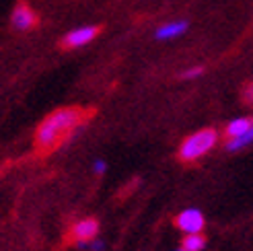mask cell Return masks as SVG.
Here are the masks:
<instances>
[{"instance_id":"cell-14","label":"cell","mask_w":253,"mask_h":251,"mask_svg":"<svg viewBox=\"0 0 253 251\" xmlns=\"http://www.w3.org/2000/svg\"><path fill=\"white\" fill-rule=\"evenodd\" d=\"M103 241H99V239H93L91 243H88V249H91V251H103Z\"/></svg>"},{"instance_id":"cell-12","label":"cell","mask_w":253,"mask_h":251,"mask_svg":"<svg viewBox=\"0 0 253 251\" xmlns=\"http://www.w3.org/2000/svg\"><path fill=\"white\" fill-rule=\"evenodd\" d=\"M243 101L245 103H253V83H249L243 89Z\"/></svg>"},{"instance_id":"cell-11","label":"cell","mask_w":253,"mask_h":251,"mask_svg":"<svg viewBox=\"0 0 253 251\" xmlns=\"http://www.w3.org/2000/svg\"><path fill=\"white\" fill-rule=\"evenodd\" d=\"M202 72H204V68H202V66H194V68H187L185 72H181V79H185V81H189V79H198Z\"/></svg>"},{"instance_id":"cell-6","label":"cell","mask_w":253,"mask_h":251,"mask_svg":"<svg viewBox=\"0 0 253 251\" xmlns=\"http://www.w3.org/2000/svg\"><path fill=\"white\" fill-rule=\"evenodd\" d=\"M35 23H37V15H35V12L27 4L15 6V10H12V15H10V25L17 31H27V29L33 27Z\"/></svg>"},{"instance_id":"cell-4","label":"cell","mask_w":253,"mask_h":251,"mask_svg":"<svg viewBox=\"0 0 253 251\" xmlns=\"http://www.w3.org/2000/svg\"><path fill=\"white\" fill-rule=\"evenodd\" d=\"M175 227L179 231H183L185 235L202 233V229H204V214H202L200 210L187 208L181 212V214L175 216Z\"/></svg>"},{"instance_id":"cell-5","label":"cell","mask_w":253,"mask_h":251,"mask_svg":"<svg viewBox=\"0 0 253 251\" xmlns=\"http://www.w3.org/2000/svg\"><path fill=\"white\" fill-rule=\"evenodd\" d=\"M97 233H99V222L95 218H84V220H79L70 229V241H74V243L93 241V239H97Z\"/></svg>"},{"instance_id":"cell-8","label":"cell","mask_w":253,"mask_h":251,"mask_svg":"<svg viewBox=\"0 0 253 251\" xmlns=\"http://www.w3.org/2000/svg\"><path fill=\"white\" fill-rule=\"evenodd\" d=\"M251 128H253V118H237V120H233L229 126H226L224 136L229 138V140H235V138L247 134Z\"/></svg>"},{"instance_id":"cell-3","label":"cell","mask_w":253,"mask_h":251,"mask_svg":"<svg viewBox=\"0 0 253 251\" xmlns=\"http://www.w3.org/2000/svg\"><path fill=\"white\" fill-rule=\"evenodd\" d=\"M99 33V27L95 25H84V27H77L68 31L64 37H62V45L66 49H74V47H83L86 43H91Z\"/></svg>"},{"instance_id":"cell-13","label":"cell","mask_w":253,"mask_h":251,"mask_svg":"<svg viewBox=\"0 0 253 251\" xmlns=\"http://www.w3.org/2000/svg\"><path fill=\"white\" fill-rule=\"evenodd\" d=\"M105 169H107V163H105V161H101V159H99V161H95V163H93V171H95L97 175L105 173Z\"/></svg>"},{"instance_id":"cell-1","label":"cell","mask_w":253,"mask_h":251,"mask_svg":"<svg viewBox=\"0 0 253 251\" xmlns=\"http://www.w3.org/2000/svg\"><path fill=\"white\" fill-rule=\"evenodd\" d=\"M83 111L77 107L68 109H58L54 114H49L42 126L37 128L35 134V146L40 153H49V150L58 148L66 138L72 134V130L83 122Z\"/></svg>"},{"instance_id":"cell-10","label":"cell","mask_w":253,"mask_h":251,"mask_svg":"<svg viewBox=\"0 0 253 251\" xmlns=\"http://www.w3.org/2000/svg\"><path fill=\"white\" fill-rule=\"evenodd\" d=\"M251 142H253V128H251L247 134H243V136L235 138V140L226 142V150H241V148H245V146L251 144Z\"/></svg>"},{"instance_id":"cell-15","label":"cell","mask_w":253,"mask_h":251,"mask_svg":"<svg viewBox=\"0 0 253 251\" xmlns=\"http://www.w3.org/2000/svg\"><path fill=\"white\" fill-rule=\"evenodd\" d=\"M177 251H185V249H177Z\"/></svg>"},{"instance_id":"cell-7","label":"cell","mask_w":253,"mask_h":251,"mask_svg":"<svg viewBox=\"0 0 253 251\" xmlns=\"http://www.w3.org/2000/svg\"><path fill=\"white\" fill-rule=\"evenodd\" d=\"M189 27V23L187 21H169L165 25H161V27L155 31V37L159 42H169V40H175V37H179L187 31Z\"/></svg>"},{"instance_id":"cell-2","label":"cell","mask_w":253,"mask_h":251,"mask_svg":"<svg viewBox=\"0 0 253 251\" xmlns=\"http://www.w3.org/2000/svg\"><path fill=\"white\" fill-rule=\"evenodd\" d=\"M218 142V132L212 128H204L198 130L192 136H187L179 146V159L183 163H192L198 161L200 157H204L206 153L214 148V144Z\"/></svg>"},{"instance_id":"cell-9","label":"cell","mask_w":253,"mask_h":251,"mask_svg":"<svg viewBox=\"0 0 253 251\" xmlns=\"http://www.w3.org/2000/svg\"><path fill=\"white\" fill-rule=\"evenodd\" d=\"M204 247H206V237L202 233L187 235V237H183V241H181V249H185V251H202Z\"/></svg>"}]
</instances>
